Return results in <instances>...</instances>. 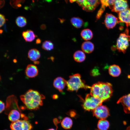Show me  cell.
<instances>
[{
	"mask_svg": "<svg viewBox=\"0 0 130 130\" xmlns=\"http://www.w3.org/2000/svg\"><path fill=\"white\" fill-rule=\"evenodd\" d=\"M45 96L38 91L32 89L28 90L24 94L20 96L21 101L28 109L37 110L42 105L43 100Z\"/></svg>",
	"mask_w": 130,
	"mask_h": 130,
	"instance_id": "6da1fadb",
	"label": "cell"
},
{
	"mask_svg": "<svg viewBox=\"0 0 130 130\" xmlns=\"http://www.w3.org/2000/svg\"><path fill=\"white\" fill-rule=\"evenodd\" d=\"M90 88V94L103 101L110 98L113 92L112 85L108 82H98L93 84Z\"/></svg>",
	"mask_w": 130,
	"mask_h": 130,
	"instance_id": "7a4b0ae2",
	"label": "cell"
},
{
	"mask_svg": "<svg viewBox=\"0 0 130 130\" xmlns=\"http://www.w3.org/2000/svg\"><path fill=\"white\" fill-rule=\"evenodd\" d=\"M66 85L67 90L71 91H77L80 88L87 89L91 87L85 84L80 75L78 73L69 77V79L67 81Z\"/></svg>",
	"mask_w": 130,
	"mask_h": 130,
	"instance_id": "3957f363",
	"label": "cell"
},
{
	"mask_svg": "<svg viewBox=\"0 0 130 130\" xmlns=\"http://www.w3.org/2000/svg\"><path fill=\"white\" fill-rule=\"evenodd\" d=\"M130 41V36L129 35V30L127 28L125 32L120 34L117 40L116 46L118 51L125 53L129 46Z\"/></svg>",
	"mask_w": 130,
	"mask_h": 130,
	"instance_id": "277c9868",
	"label": "cell"
},
{
	"mask_svg": "<svg viewBox=\"0 0 130 130\" xmlns=\"http://www.w3.org/2000/svg\"><path fill=\"white\" fill-rule=\"evenodd\" d=\"M104 101L101 99L95 98L90 94L87 95L82 106L86 111L93 110L98 106L102 105Z\"/></svg>",
	"mask_w": 130,
	"mask_h": 130,
	"instance_id": "5b68a950",
	"label": "cell"
},
{
	"mask_svg": "<svg viewBox=\"0 0 130 130\" xmlns=\"http://www.w3.org/2000/svg\"><path fill=\"white\" fill-rule=\"evenodd\" d=\"M99 0H76L82 9L86 12H92L99 4Z\"/></svg>",
	"mask_w": 130,
	"mask_h": 130,
	"instance_id": "8992f818",
	"label": "cell"
},
{
	"mask_svg": "<svg viewBox=\"0 0 130 130\" xmlns=\"http://www.w3.org/2000/svg\"><path fill=\"white\" fill-rule=\"evenodd\" d=\"M10 127L12 130H31L32 128L31 123L26 119L12 122Z\"/></svg>",
	"mask_w": 130,
	"mask_h": 130,
	"instance_id": "52a82bcc",
	"label": "cell"
},
{
	"mask_svg": "<svg viewBox=\"0 0 130 130\" xmlns=\"http://www.w3.org/2000/svg\"><path fill=\"white\" fill-rule=\"evenodd\" d=\"M93 114L97 118L105 119L110 115L109 110L105 106L100 105L93 110Z\"/></svg>",
	"mask_w": 130,
	"mask_h": 130,
	"instance_id": "ba28073f",
	"label": "cell"
},
{
	"mask_svg": "<svg viewBox=\"0 0 130 130\" xmlns=\"http://www.w3.org/2000/svg\"><path fill=\"white\" fill-rule=\"evenodd\" d=\"M101 6L98 11L96 16V20H99L101 17L105 8L109 7L112 9L115 0H99Z\"/></svg>",
	"mask_w": 130,
	"mask_h": 130,
	"instance_id": "9c48e42d",
	"label": "cell"
},
{
	"mask_svg": "<svg viewBox=\"0 0 130 130\" xmlns=\"http://www.w3.org/2000/svg\"><path fill=\"white\" fill-rule=\"evenodd\" d=\"M127 0H115L111 11L118 13L128 8Z\"/></svg>",
	"mask_w": 130,
	"mask_h": 130,
	"instance_id": "30bf717a",
	"label": "cell"
},
{
	"mask_svg": "<svg viewBox=\"0 0 130 130\" xmlns=\"http://www.w3.org/2000/svg\"><path fill=\"white\" fill-rule=\"evenodd\" d=\"M119 23L118 19L114 15L111 14L106 13L104 20V24L108 29L113 28Z\"/></svg>",
	"mask_w": 130,
	"mask_h": 130,
	"instance_id": "8fae6325",
	"label": "cell"
},
{
	"mask_svg": "<svg viewBox=\"0 0 130 130\" xmlns=\"http://www.w3.org/2000/svg\"><path fill=\"white\" fill-rule=\"evenodd\" d=\"M119 22L125 24L127 27L130 26V8L127 9L118 13Z\"/></svg>",
	"mask_w": 130,
	"mask_h": 130,
	"instance_id": "7c38bea8",
	"label": "cell"
},
{
	"mask_svg": "<svg viewBox=\"0 0 130 130\" xmlns=\"http://www.w3.org/2000/svg\"><path fill=\"white\" fill-rule=\"evenodd\" d=\"M117 103L122 104L125 113H130V93L121 97L118 100Z\"/></svg>",
	"mask_w": 130,
	"mask_h": 130,
	"instance_id": "4fadbf2b",
	"label": "cell"
},
{
	"mask_svg": "<svg viewBox=\"0 0 130 130\" xmlns=\"http://www.w3.org/2000/svg\"><path fill=\"white\" fill-rule=\"evenodd\" d=\"M67 81L63 78L58 77L54 80L53 85L54 87L59 92H62L66 85Z\"/></svg>",
	"mask_w": 130,
	"mask_h": 130,
	"instance_id": "5bb4252c",
	"label": "cell"
},
{
	"mask_svg": "<svg viewBox=\"0 0 130 130\" xmlns=\"http://www.w3.org/2000/svg\"><path fill=\"white\" fill-rule=\"evenodd\" d=\"M26 75L29 78H33L37 76L38 71L36 66L32 64H29L27 66L25 71Z\"/></svg>",
	"mask_w": 130,
	"mask_h": 130,
	"instance_id": "9a60e30c",
	"label": "cell"
},
{
	"mask_svg": "<svg viewBox=\"0 0 130 130\" xmlns=\"http://www.w3.org/2000/svg\"><path fill=\"white\" fill-rule=\"evenodd\" d=\"M94 45L93 43L88 41L84 42L81 46V48L82 51L87 54L92 52L94 51Z\"/></svg>",
	"mask_w": 130,
	"mask_h": 130,
	"instance_id": "2e32d148",
	"label": "cell"
},
{
	"mask_svg": "<svg viewBox=\"0 0 130 130\" xmlns=\"http://www.w3.org/2000/svg\"><path fill=\"white\" fill-rule=\"evenodd\" d=\"M109 74L111 76L116 77L119 76L121 74V70L118 65H110L108 69Z\"/></svg>",
	"mask_w": 130,
	"mask_h": 130,
	"instance_id": "e0dca14e",
	"label": "cell"
},
{
	"mask_svg": "<svg viewBox=\"0 0 130 130\" xmlns=\"http://www.w3.org/2000/svg\"><path fill=\"white\" fill-rule=\"evenodd\" d=\"M40 54L39 51L35 49H32L30 50L28 52V56L31 61H36L40 58Z\"/></svg>",
	"mask_w": 130,
	"mask_h": 130,
	"instance_id": "ac0fdd59",
	"label": "cell"
},
{
	"mask_svg": "<svg viewBox=\"0 0 130 130\" xmlns=\"http://www.w3.org/2000/svg\"><path fill=\"white\" fill-rule=\"evenodd\" d=\"M22 36L26 42H32L36 37V35L33 32L30 30L23 32L22 33Z\"/></svg>",
	"mask_w": 130,
	"mask_h": 130,
	"instance_id": "d6986e66",
	"label": "cell"
},
{
	"mask_svg": "<svg viewBox=\"0 0 130 130\" xmlns=\"http://www.w3.org/2000/svg\"><path fill=\"white\" fill-rule=\"evenodd\" d=\"M80 35L82 38L86 41L92 39L93 36L92 31L88 28L83 30L81 32Z\"/></svg>",
	"mask_w": 130,
	"mask_h": 130,
	"instance_id": "ffe728a7",
	"label": "cell"
},
{
	"mask_svg": "<svg viewBox=\"0 0 130 130\" xmlns=\"http://www.w3.org/2000/svg\"><path fill=\"white\" fill-rule=\"evenodd\" d=\"M73 58L74 60L78 62H82L84 61L86 58L84 52L81 50H78L74 53Z\"/></svg>",
	"mask_w": 130,
	"mask_h": 130,
	"instance_id": "44dd1931",
	"label": "cell"
},
{
	"mask_svg": "<svg viewBox=\"0 0 130 130\" xmlns=\"http://www.w3.org/2000/svg\"><path fill=\"white\" fill-rule=\"evenodd\" d=\"M20 114L17 110H12L9 113L8 118L9 120L13 122L19 120L20 117Z\"/></svg>",
	"mask_w": 130,
	"mask_h": 130,
	"instance_id": "7402d4cb",
	"label": "cell"
},
{
	"mask_svg": "<svg viewBox=\"0 0 130 130\" xmlns=\"http://www.w3.org/2000/svg\"><path fill=\"white\" fill-rule=\"evenodd\" d=\"M70 22L72 25L75 28H79L83 25L84 22L81 18L78 17H73L70 20Z\"/></svg>",
	"mask_w": 130,
	"mask_h": 130,
	"instance_id": "603a6c76",
	"label": "cell"
},
{
	"mask_svg": "<svg viewBox=\"0 0 130 130\" xmlns=\"http://www.w3.org/2000/svg\"><path fill=\"white\" fill-rule=\"evenodd\" d=\"M110 125L109 122L105 119L99 120L98 122L97 127L98 130H107Z\"/></svg>",
	"mask_w": 130,
	"mask_h": 130,
	"instance_id": "cb8c5ba5",
	"label": "cell"
},
{
	"mask_svg": "<svg viewBox=\"0 0 130 130\" xmlns=\"http://www.w3.org/2000/svg\"><path fill=\"white\" fill-rule=\"evenodd\" d=\"M73 124L72 119L68 117H66L62 120L61 123L62 127L66 129L71 128Z\"/></svg>",
	"mask_w": 130,
	"mask_h": 130,
	"instance_id": "d4e9b609",
	"label": "cell"
},
{
	"mask_svg": "<svg viewBox=\"0 0 130 130\" xmlns=\"http://www.w3.org/2000/svg\"><path fill=\"white\" fill-rule=\"evenodd\" d=\"M16 23L18 26L22 27L25 26L27 24L26 19L22 16L18 17L16 20Z\"/></svg>",
	"mask_w": 130,
	"mask_h": 130,
	"instance_id": "484cf974",
	"label": "cell"
},
{
	"mask_svg": "<svg viewBox=\"0 0 130 130\" xmlns=\"http://www.w3.org/2000/svg\"><path fill=\"white\" fill-rule=\"evenodd\" d=\"M42 47L44 50L49 51L53 49L54 45L51 41L46 40L43 43Z\"/></svg>",
	"mask_w": 130,
	"mask_h": 130,
	"instance_id": "4316f807",
	"label": "cell"
},
{
	"mask_svg": "<svg viewBox=\"0 0 130 130\" xmlns=\"http://www.w3.org/2000/svg\"><path fill=\"white\" fill-rule=\"evenodd\" d=\"M25 0H10V4L13 8H18L21 6V3H23Z\"/></svg>",
	"mask_w": 130,
	"mask_h": 130,
	"instance_id": "83f0119b",
	"label": "cell"
},
{
	"mask_svg": "<svg viewBox=\"0 0 130 130\" xmlns=\"http://www.w3.org/2000/svg\"><path fill=\"white\" fill-rule=\"evenodd\" d=\"M0 27H2L5 24L6 22V20L4 16L2 14H0Z\"/></svg>",
	"mask_w": 130,
	"mask_h": 130,
	"instance_id": "f1b7e54d",
	"label": "cell"
},
{
	"mask_svg": "<svg viewBox=\"0 0 130 130\" xmlns=\"http://www.w3.org/2000/svg\"><path fill=\"white\" fill-rule=\"evenodd\" d=\"M99 74V71L97 69H93L91 72V74L93 76L98 75Z\"/></svg>",
	"mask_w": 130,
	"mask_h": 130,
	"instance_id": "f546056e",
	"label": "cell"
},
{
	"mask_svg": "<svg viewBox=\"0 0 130 130\" xmlns=\"http://www.w3.org/2000/svg\"><path fill=\"white\" fill-rule=\"evenodd\" d=\"M0 112H2L5 109V105L4 102L2 101H0Z\"/></svg>",
	"mask_w": 130,
	"mask_h": 130,
	"instance_id": "4dcf8cb0",
	"label": "cell"
},
{
	"mask_svg": "<svg viewBox=\"0 0 130 130\" xmlns=\"http://www.w3.org/2000/svg\"><path fill=\"white\" fill-rule=\"evenodd\" d=\"M69 114L71 117H74L76 115V113L75 111H71L69 112Z\"/></svg>",
	"mask_w": 130,
	"mask_h": 130,
	"instance_id": "1f68e13d",
	"label": "cell"
},
{
	"mask_svg": "<svg viewBox=\"0 0 130 130\" xmlns=\"http://www.w3.org/2000/svg\"><path fill=\"white\" fill-rule=\"evenodd\" d=\"M0 0V8H1L3 7L5 4V1L4 0Z\"/></svg>",
	"mask_w": 130,
	"mask_h": 130,
	"instance_id": "d6a6232c",
	"label": "cell"
},
{
	"mask_svg": "<svg viewBox=\"0 0 130 130\" xmlns=\"http://www.w3.org/2000/svg\"><path fill=\"white\" fill-rule=\"evenodd\" d=\"M36 42L37 44H40L41 42V40L39 38L37 39L36 40Z\"/></svg>",
	"mask_w": 130,
	"mask_h": 130,
	"instance_id": "836d02e7",
	"label": "cell"
},
{
	"mask_svg": "<svg viewBox=\"0 0 130 130\" xmlns=\"http://www.w3.org/2000/svg\"><path fill=\"white\" fill-rule=\"evenodd\" d=\"M46 28V26L45 25H42L41 26V28L42 29H45Z\"/></svg>",
	"mask_w": 130,
	"mask_h": 130,
	"instance_id": "e575fe53",
	"label": "cell"
},
{
	"mask_svg": "<svg viewBox=\"0 0 130 130\" xmlns=\"http://www.w3.org/2000/svg\"><path fill=\"white\" fill-rule=\"evenodd\" d=\"M39 63V62L38 61H35L34 62V63L35 64H38Z\"/></svg>",
	"mask_w": 130,
	"mask_h": 130,
	"instance_id": "d590c367",
	"label": "cell"
},
{
	"mask_svg": "<svg viewBox=\"0 0 130 130\" xmlns=\"http://www.w3.org/2000/svg\"><path fill=\"white\" fill-rule=\"evenodd\" d=\"M53 99H56L58 98V96L56 95H54L53 96Z\"/></svg>",
	"mask_w": 130,
	"mask_h": 130,
	"instance_id": "8d00e7d4",
	"label": "cell"
},
{
	"mask_svg": "<svg viewBox=\"0 0 130 130\" xmlns=\"http://www.w3.org/2000/svg\"><path fill=\"white\" fill-rule=\"evenodd\" d=\"M47 130H55L53 128H51V129H50Z\"/></svg>",
	"mask_w": 130,
	"mask_h": 130,
	"instance_id": "74e56055",
	"label": "cell"
},
{
	"mask_svg": "<svg viewBox=\"0 0 130 130\" xmlns=\"http://www.w3.org/2000/svg\"><path fill=\"white\" fill-rule=\"evenodd\" d=\"M3 30H0V33L1 34L3 32Z\"/></svg>",
	"mask_w": 130,
	"mask_h": 130,
	"instance_id": "f35d334b",
	"label": "cell"
},
{
	"mask_svg": "<svg viewBox=\"0 0 130 130\" xmlns=\"http://www.w3.org/2000/svg\"></svg>",
	"mask_w": 130,
	"mask_h": 130,
	"instance_id": "ab89813d",
	"label": "cell"
}]
</instances>
